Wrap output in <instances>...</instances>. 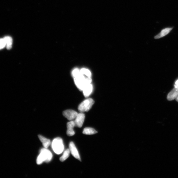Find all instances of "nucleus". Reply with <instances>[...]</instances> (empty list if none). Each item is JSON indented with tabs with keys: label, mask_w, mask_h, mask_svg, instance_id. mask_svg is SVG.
Wrapping results in <instances>:
<instances>
[{
	"label": "nucleus",
	"mask_w": 178,
	"mask_h": 178,
	"mask_svg": "<svg viewBox=\"0 0 178 178\" xmlns=\"http://www.w3.org/2000/svg\"><path fill=\"white\" fill-rule=\"evenodd\" d=\"M174 87L175 88H178V80L175 82L174 85Z\"/></svg>",
	"instance_id": "nucleus-19"
},
{
	"label": "nucleus",
	"mask_w": 178,
	"mask_h": 178,
	"mask_svg": "<svg viewBox=\"0 0 178 178\" xmlns=\"http://www.w3.org/2000/svg\"><path fill=\"white\" fill-rule=\"evenodd\" d=\"M6 46V42L4 38L0 39V49H3Z\"/></svg>",
	"instance_id": "nucleus-18"
},
{
	"label": "nucleus",
	"mask_w": 178,
	"mask_h": 178,
	"mask_svg": "<svg viewBox=\"0 0 178 178\" xmlns=\"http://www.w3.org/2000/svg\"><path fill=\"white\" fill-rule=\"evenodd\" d=\"M70 150L69 149H68L65 150L62 156L60 158V160L61 162H64L69 158L70 155Z\"/></svg>",
	"instance_id": "nucleus-15"
},
{
	"label": "nucleus",
	"mask_w": 178,
	"mask_h": 178,
	"mask_svg": "<svg viewBox=\"0 0 178 178\" xmlns=\"http://www.w3.org/2000/svg\"><path fill=\"white\" fill-rule=\"evenodd\" d=\"M72 75L74 78H77L82 74L80 70L77 68L73 69L72 72Z\"/></svg>",
	"instance_id": "nucleus-17"
},
{
	"label": "nucleus",
	"mask_w": 178,
	"mask_h": 178,
	"mask_svg": "<svg viewBox=\"0 0 178 178\" xmlns=\"http://www.w3.org/2000/svg\"><path fill=\"white\" fill-rule=\"evenodd\" d=\"M174 28V27H167L162 29L160 32L154 36V38L155 39H159L168 35L173 30Z\"/></svg>",
	"instance_id": "nucleus-5"
},
{
	"label": "nucleus",
	"mask_w": 178,
	"mask_h": 178,
	"mask_svg": "<svg viewBox=\"0 0 178 178\" xmlns=\"http://www.w3.org/2000/svg\"><path fill=\"white\" fill-rule=\"evenodd\" d=\"M69 150L72 155L75 158L81 161V159L79 153L74 145V143L71 142L69 144Z\"/></svg>",
	"instance_id": "nucleus-8"
},
{
	"label": "nucleus",
	"mask_w": 178,
	"mask_h": 178,
	"mask_svg": "<svg viewBox=\"0 0 178 178\" xmlns=\"http://www.w3.org/2000/svg\"><path fill=\"white\" fill-rule=\"evenodd\" d=\"M93 90V85L91 83L89 84L86 85L84 88L83 91V95L86 97H88L92 93Z\"/></svg>",
	"instance_id": "nucleus-11"
},
{
	"label": "nucleus",
	"mask_w": 178,
	"mask_h": 178,
	"mask_svg": "<svg viewBox=\"0 0 178 178\" xmlns=\"http://www.w3.org/2000/svg\"><path fill=\"white\" fill-rule=\"evenodd\" d=\"M52 146L54 152L57 154L61 153L64 150L63 142L61 138H54L52 142Z\"/></svg>",
	"instance_id": "nucleus-3"
},
{
	"label": "nucleus",
	"mask_w": 178,
	"mask_h": 178,
	"mask_svg": "<svg viewBox=\"0 0 178 178\" xmlns=\"http://www.w3.org/2000/svg\"><path fill=\"white\" fill-rule=\"evenodd\" d=\"M176 100L177 102H178V95L176 98Z\"/></svg>",
	"instance_id": "nucleus-20"
},
{
	"label": "nucleus",
	"mask_w": 178,
	"mask_h": 178,
	"mask_svg": "<svg viewBox=\"0 0 178 178\" xmlns=\"http://www.w3.org/2000/svg\"><path fill=\"white\" fill-rule=\"evenodd\" d=\"M97 133V132L93 128L86 127L83 129V134L88 135H93Z\"/></svg>",
	"instance_id": "nucleus-13"
},
{
	"label": "nucleus",
	"mask_w": 178,
	"mask_h": 178,
	"mask_svg": "<svg viewBox=\"0 0 178 178\" xmlns=\"http://www.w3.org/2000/svg\"><path fill=\"white\" fill-rule=\"evenodd\" d=\"M76 126V125L74 121H71L67 123V134L69 136H72L74 135L75 132L73 128Z\"/></svg>",
	"instance_id": "nucleus-9"
},
{
	"label": "nucleus",
	"mask_w": 178,
	"mask_h": 178,
	"mask_svg": "<svg viewBox=\"0 0 178 178\" xmlns=\"http://www.w3.org/2000/svg\"><path fill=\"white\" fill-rule=\"evenodd\" d=\"M76 85L80 90L83 91L85 86L92 82L91 78L85 76L82 74L79 76L74 78Z\"/></svg>",
	"instance_id": "nucleus-2"
},
{
	"label": "nucleus",
	"mask_w": 178,
	"mask_h": 178,
	"mask_svg": "<svg viewBox=\"0 0 178 178\" xmlns=\"http://www.w3.org/2000/svg\"><path fill=\"white\" fill-rule=\"evenodd\" d=\"M78 114L76 112L71 109L66 110L63 112V116L70 121L75 119Z\"/></svg>",
	"instance_id": "nucleus-6"
},
{
	"label": "nucleus",
	"mask_w": 178,
	"mask_h": 178,
	"mask_svg": "<svg viewBox=\"0 0 178 178\" xmlns=\"http://www.w3.org/2000/svg\"><path fill=\"white\" fill-rule=\"evenodd\" d=\"M6 40V47L7 49H10L12 48L13 40L11 37L9 36H6L4 38Z\"/></svg>",
	"instance_id": "nucleus-14"
},
{
	"label": "nucleus",
	"mask_w": 178,
	"mask_h": 178,
	"mask_svg": "<svg viewBox=\"0 0 178 178\" xmlns=\"http://www.w3.org/2000/svg\"><path fill=\"white\" fill-rule=\"evenodd\" d=\"M38 137L41 142L42 143L43 145L44 146V148H47L50 145V140L44 138L41 135H39Z\"/></svg>",
	"instance_id": "nucleus-12"
},
{
	"label": "nucleus",
	"mask_w": 178,
	"mask_h": 178,
	"mask_svg": "<svg viewBox=\"0 0 178 178\" xmlns=\"http://www.w3.org/2000/svg\"><path fill=\"white\" fill-rule=\"evenodd\" d=\"M53 155L51 152L45 148L41 149L40 153L37 159L36 163L38 165H40L44 162H49L52 158Z\"/></svg>",
	"instance_id": "nucleus-1"
},
{
	"label": "nucleus",
	"mask_w": 178,
	"mask_h": 178,
	"mask_svg": "<svg viewBox=\"0 0 178 178\" xmlns=\"http://www.w3.org/2000/svg\"><path fill=\"white\" fill-rule=\"evenodd\" d=\"M85 114L82 112L78 114L74 121L76 126L78 127H82L85 119Z\"/></svg>",
	"instance_id": "nucleus-7"
},
{
	"label": "nucleus",
	"mask_w": 178,
	"mask_h": 178,
	"mask_svg": "<svg viewBox=\"0 0 178 178\" xmlns=\"http://www.w3.org/2000/svg\"><path fill=\"white\" fill-rule=\"evenodd\" d=\"M80 71L81 73L83 75L85 76L91 78V72L89 70L83 68V69H81L80 70Z\"/></svg>",
	"instance_id": "nucleus-16"
},
{
	"label": "nucleus",
	"mask_w": 178,
	"mask_h": 178,
	"mask_svg": "<svg viewBox=\"0 0 178 178\" xmlns=\"http://www.w3.org/2000/svg\"><path fill=\"white\" fill-rule=\"evenodd\" d=\"M178 95V88H174L170 91L167 96V100L171 101L176 99Z\"/></svg>",
	"instance_id": "nucleus-10"
},
{
	"label": "nucleus",
	"mask_w": 178,
	"mask_h": 178,
	"mask_svg": "<svg viewBox=\"0 0 178 178\" xmlns=\"http://www.w3.org/2000/svg\"><path fill=\"white\" fill-rule=\"evenodd\" d=\"M95 101L92 99L88 98L83 101L78 107V110L81 112L88 111L92 107Z\"/></svg>",
	"instance_id": "nucleus-4"
}]
</instances>
